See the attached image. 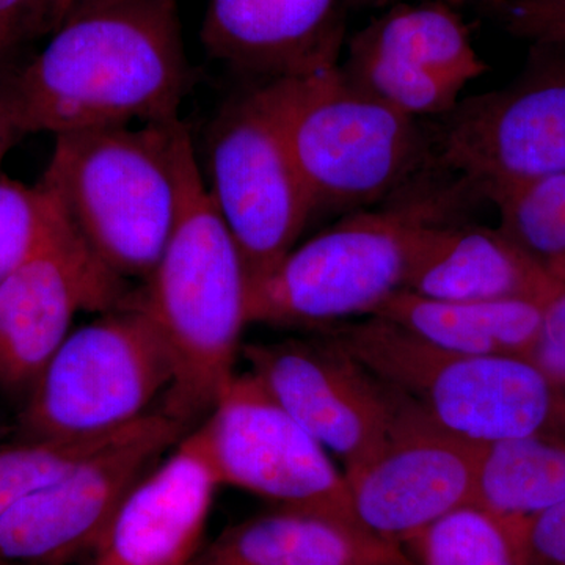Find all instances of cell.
<instances>
[{
	"label": "cell",
	"mask_w": 565,
	"mask_h": 565,
	"mask_svg": "<svg viewBox=\"0 0 565 565\" xmlns=\"http://www.w3.org/2000/svg\"><path fill=\"white\" fill-rule=\"evenodd\" d=\"M531 362L557 390L565 386V277L544 303L541 330L530 356Z\"/></svg>",
	"instance_id": "27"
},
{
	"label": "cell",
	"mask_w": 565,
	"mask_h": 565,
	"mask_svg": "<svg viewBox=\"0 0 565 565\" xmlns=\"http://www.w3.org/2000/svg\"><path fill=\"white\" fill-rule=\"evenodd\" d=\"M222 484L202 429L125 494L90 553V565H192Z\"/></svg>",
	"instance_id": "16"
},
{
	"label": "cell",
	"mask_w": 565,
	"mask_h": 565,
	"mask_svg": "<svg viewBox=\"0 0 565 565\" xmlns=\"http://www.w3.org/2000/svg\"><path fill=\"white\" fill-rule=\"evenodd\" d=\"M206 189L243 253L248 281L296 247L315 215L282 125L278 81L230 99L206 140Z\"/></svg>",
	"instance_id": "8"
},
{
	"label": "cell",
	"mask_w": 565,
	"mask_h": 565,
	"mask_svg": "<svg viewBox=\"0 0 565 565\" xmlns=\"http://www.w3.org/2000/svg\"><path fill=\"white\" fill-rule=\"evenodd\" d=\"M399 0H348V9L362 10V9H385Z\"/></svg>",
	"instance_id": "32"
},
{
	"label": "cell",
	"mask_w": 565,
	"mask_h": 565,
	"mask_svg": "<svg viewBox=\"0 0 565 565\" xmlns=\"http://www.w3.org/2000/svg\"><path fill=\"white\" fill-rule=\"evenodd\" d=\"M172 356L137 305L73 330L33 382L21 412L24 438L109 435L150 415L172 388Z\"/></svg>",
	"instance_id": "7"
},
{
	"label": "cell",
	"mask_w": 565,
	"mask_h": 565,
	"mask_svg": "<svg viewBox=\"0 0 565 565\" xmlns=\"http://www.w3.org/2000/svg\"><path fill=\"white\" fill-rule=\"evenodd\" d=\"M520 522L530 565H565V503Z\"/></svg>",
	"instance_id": "28"
},
{
	"label": "cell",
	"mask_w": 565,
	"mask_h": 565,
	"mask_svg": "<svg viewBox=\"0 0 565 565\" xmlns=\"http://www.w3.org/2000/svg\"><path fill=\"white\" fill-rule=\"evenodd\" d=\"M65 221V211L43 182L22 184L0 173V281Z\"/></svg>",
	"instance_id": "24"
},
{
	"label": "cell",
	"mask_w": 565,
	"mask_h": 565,
	"mask_svg": "<svg viewBox=\"0 0 565 565\" xmlns=\"http://www.w3.org/2000/svg\"><path fill=\"white\" fill-rule=\"evenodd\" d=\"M553 433L565 437V386L559 390V399H557L556 419Z\"/></svg>",
	"instance_id": "33"
},
{
	"label": "cell",
	"mask_w": 565,
	"mask_h": 565,
	"mask_svg": "<svg viewBox=\"0 0 565 565\" xmlns=\"http://www.w3.org/2000/svg\"><path fill=\"white\" fill-rule=\"evenodd\" d=\"M444 2L451 3V6L455 7L465 6V3H473V6H479L481 9L492 13L497 7H500L501 3H503V0H444Z\"/></svg>",
	"instance_id": "34"
},
{
	"label": "cell",
	"mask_w": 565,
	"mask_h": 565,
	"mask_svg": "<svg viewBox=\"0 0 565 565\" xmlns=\"http://www.w3.org/2000/svg\"><path fill=\"white\" fill-rule=\"evenodd\" d=\"M321 334L445 433L478 445L553 433L559 390L530 359L446 351L379 316Z\"/></svg>",
	"instance_id": "6"
},
{
	"label": "cell",
	"mask_w": 565,
	"mask_h": 565,
	"mask_svg": "<svg viewBox=\"0 0 565 565\" xmlns=\"http://www.w3.org/2000/svg\"><path fill=\"white\" fill-rule=\"evenodd\" d=\"M564 277L565 270L539 262L500 226L470 221L441 236L407 291L446 302L545 303Z\"/></svg>",
	"instance_id": "19"
},
{
	"label": "cell",
	"mask_w": 565,
	"mask_h": 565,
	"mask_svg": "<svg viewBox=\"0 0 565 565\" xmlns=\"http://www.w3.org/2000/svg\"><path fill=\"white\" fill-rule=\"evenodd\" d=\"M136 303L161 333L174 379L167 414L206 418L232 382L248 323V270L212 203L192 137L181 156V199L172 233Z\"/></svg>",
	"instance_id": "3"
},
{
	"label": "cell",
	"mask_w": 565,
	"mask_h": 565,
	"mask_svg": "<svg viewBox=\"0 0 565 565\" xmlns=\"http://www.w3.org/2000/svg\"><path fill=\"white\" fill-rule=\"evenodd\" d=\"M277 81L286 139L315 214L379 206L445 167L429 121L360 90L340 65Z\"/></svg>",
	"instance_id": "5"
},
{
	"label": "cell",
	"mask_w": 565,
	"mask_h": 565,
	"mask_svg": "<svg viewBox=\"0 0 565 565\" xmlns=\"http://www.w3.org/2000/svg\"><path fill=\"white\" fill-rule=\"evenodd\" d=\"M345 79L394 110L435 120L489 70L470 25L444 0H399L349 40Z\"/></svg>",
	"instance_id": "12"
},
{
	"label": "cell",
	"mask_w": 565,
	"mask_h": 565,
	"mask_svg": "<svg viewBox=\"0 0 565 565\" xmlns=\"http://www.w3.org/2000/svg\"><path fill=\"white\" fill-rule=\"evenodd\" d=\"M544 303L531 300L446 302L401 291L373 316L446 351L482 356L530 359Z\"/></svg>",
	"instance_id": "20"
},
{
	"label": "cell",
	"mask_w": 565,
	"mask_h": 565,
	"mask_svg": "<svg viewBox=\"0 0 565 565\" xmlns=\"http://www.w3.org/2000/svg\"><path fill=\"white\" fill-rule=\"evenodd\" d=\"M192 565H416L404 545L316 512L277 508L223 531Z\"/></svg>",
	"instance_id": "18"
},
{
	"label": "cell",
	"mask_w": 565,
	"mask_h": 565,
	"mask_svg": "<svg viewBox=\"0 0 565 565\" xmlns=\"http://www.w3.org/2000/svg\"><path fill=\"white\" fill-rule=\"evenodd\" d=\"M0 565H33V564L11 563V561L0 559Z\"/></svg>",
	"instance_id": "35"
},
{
	"label": "cell",
	"mask_w": 565,
	"mask_h": 565,
	"mask_svg": "<svg viewBox=\"0 0 565 565\" xmlns=\"http://www.w3.org/2000/svg\"><path fill=\"white\" fill-rule=\"evenodd\" d=\"M188 427L151 412L22 498L0 516V559L68 565L90 555L125 494Z\"/></svg>",
	"instance_id": "10"
},
{
	"label": "cell",
	"mask_w": 565,
	"mask_h": 565,
	"mask_svg": "<svg viewBox=\"0 0 565 565\" xmlns=\"http://www.w3.org/2000/svg\"><path fill=\"white\" fill-rule=\"evenodd\" d=\"M531 46L514 82L427 120L440 162L481 192L565 173V41Z\"/></svg>",
	"instance_id": "9"
},
{
	"label": "cell",
	"mask_w": 565,
	"mask_h": 565,
	"mask_svg": "<svg viewBox=\"0 0 565 565\" xmlns=\"http://www.w3.org/2000/svg\"><path fill=\"white\" fill-rule=\"evenodd\" d=\"M484 202L473 180L440 167L379 206L341 215L248 281V323L322 329L373 316Z\"/></svg>",
	"instance_id": "2"
},
{
	"label": "cell",
	"mask_w": 565,
	"mask_h": 565,
	"mask_svg": "<svg viewBox=\"0 0 565 565\" xmlns=\"http://www.w3.org/2000/svg\"><path fill=\"white\" fill-rule=\"evenodd\" d=\"M28 33H35L33 0H0V57Z\"/></svg>",
	"instance_id": "29"
},
{
	"label": "cell",
	"mask_w": 565,
	"mask_h": 565,
	"mask_svg": "<svg viewBox=\"0 0 565 565\" xmlns=\"http://www.w3.org/2000/svg\"><path fill=\"white\" fill-rule=\"evenodd\" d=\"M348 0H210L202 41L211 57L256 81L340 65Z\"/></svg>",
	"instance_id": "17"
},
{
	"label": "cell",
	"mask_w": 565,
	"mask_h": 565,
	"mask_svg": "<svg viewBox=\"0 0 565 565\" xmlns=\"http://www.w3.org/2000/svg\"><path fill=\"white\" fill-rule=\"evenodd\" d=\"M126 278L111 270L68 217L0 281V386L28 396L81 311L106 313L126 302Z\"/></svg>",
	"instance_id": "14"
},
{
	"label": "cell",
	"mask_w": 565,
	"mask_h": 565,
	"mask_svg": "<svg viewBox=\"0 0 565 565\" xmlns=\"http://www.w3.org/2000/svg\"><path fill=\"white\" fill-rule=\"evenodd\" d=\"M482 446L438 429L412 405L381 448L344 470L356 522L386 541L411 544L476 503Z\"/></svg>",
	"instance_id": "15"
},
{
	"label": "cell",
	"mask_w": 565,
	"mask_h": 565,
	"mask_svg": "<svg viewBox=\"0 0 565 565\" xmlns=\"http://www.w3.org/2000/svg\"><path fill=\"white\" fill-rule=\"evenodd\" d=\"M20 136L21 132L18 131L17 125H14L13 114H11L6 84L0 82V163H2L7 152L13 147L17 137Z\"/></svg>",
	"instance_id": "31"
},
{
	"label": "cell",
	"mask_w": 565,
	"mask_h": 565,
	"mask_svg": "<svg viewBox=\"0 0 565 565\" xmlns=\"http://www.w3.org/2000/svg\"><path fill=\"white\" fill-rule=\"evenodd\" d=\"M199 427L222 487L360 526L344 471L250 373L234 375Z\"/></svg>",
	"instance_id": "11"
},
{
	"label": "cell",
	"mask_w": 565,
	"mask_h": 565,
	"mask_svg": "<svg viewBox=\"0 0 565 565\" xmlns=\"http://www.w3.org/2000/svg\"><path fill=\"white\" fill-rule=\"evenodd\" d=\"M121 430L99 437L24 438L0 449V516Z\"/></svg>",
	"instance_id": "25"
},
{
	"label": "cell",
	"mask_w": 565,
	"mask_h": 565,
	"mask_svg": "<svg viewBox=\"0 0 565 565\" xmlns=\"http://www.w3.org/2000/svg\"><path fill=\"white\" fill-rule=\"evenodd\" d=\"M492 14L505 31L531 44L565 41V0H503Z\"/></svg>",
	"instance_id": "26"
},
{
	"label": "cell",
	"mask_w": 565,
	"mask_h": 565,
	"mask_svg": "<svg viewBox=\"0 0 565 565\" xmlns=\"http://www.w3.org/2000/svg\"><path fill=\"white\" fill-rule=\"evenodd\" d=\"M87 0H33L35 33H52Z\"/></svg>",
	"instance_id": "30"
},
{
	"label": "cell",
	"mask_w": 565,
	"mask_h": 565,
	"mask_svg": "<svg viewBox=\"0 0 565 565\" xmlns=\"http://www.w3.org/2000/svg\"><path fill=\"white\" fill-rule=\"evenodd\" d=\"M503 228L539 262L565 270V173L482 191Z\"/></svg>",
	"instance_id": "23"
},
{
	"label": "cell",
	"mask_w": 565,
	"mask_h": 565,
	"mask_svg": "<svg viewBox=\"0 0 565 565\" xmlns=\"http://www.w3.org/2000/svg\"><path fill=\"white\" fill-rule=\"evenodd\" d=\"M565 503V437L537 433L482 446L476 505L526 520Z\"/></svg>",
	"instance_id": "21"
},
{
	"label": "cell",
	"mask_w": 565,
	"mask_h": 565,
	"mask_svg": "<svg viewBox=\"0 0 565 565\" xmlns=\"http://www.w3.org/2000/svg\"><path fill=\"white\" fill-rule=\"evenodd\" d=\"M408 545L416 565H530L522 522L476 504L438 520Z\"/></svg>",
	"instance_id": "22"
},
{
	"label": "cell",
	"mask_w": 565,
	"mask_h": 565,
	"mask_svg": "<svg viewBox=\"0 0 565 565\" xmlns=\"http://www.w3.org/2000/svg\"><path fill=\"white\" fill-rule=\"evenodd\" d=\"M250 373L345 468L392 437L412 404L319 334L243 348Z\"/></svg>",
	"instance_id": "13"
},
{
	"label": "cell",
	"mask_w": 565,
	"mask_h": 565,
	"mask_svg": "<svg viewBox=\"0 0 565 565\" xmlns=\"http://www.w3.org/2000/svg\"><path fill=\"white\" fill-rule=\"evenodd\" d=\"M189 139L180 118L61 134L41 182L111 270L147 280L180 210Z\"/></svg>",
	"instance_id": "4"
},
{
	"label": "cell",
	"mask_w": 565,
	"mask_h": 565,
	"mask_svg": "<svg viewBox=\"0 0 565 565\" xmlns=\"http://www.w3.org/2000/svg\"><path fill=\"white\" fill-rule=\"evenodd\" d=\"M178 0H87L6 84L18 131L177 120L188 92Z\"/></svg>",
	"instance_id": "1"
}]
</instances>
